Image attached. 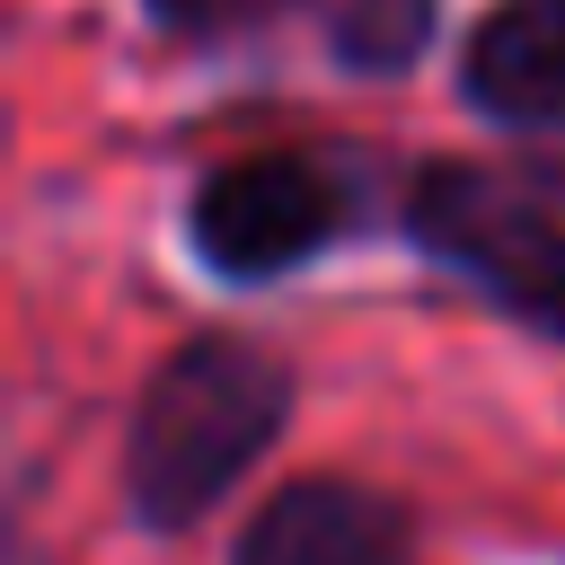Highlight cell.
<instances>
[{
  "instance_id": "obj_1",
  "label": "cell",
  "mask_w": 565,
  "mask_h": 565,
  "mask_svg": "<svg viewBox=\"0 0 565 565\" xmlns=\"http://www.w3.org/2000/svg\"><path fill=\"white\" fill-rule=\"evenodd\" d=\"M291 415V380L274 353H256L247 335H194L159 362V380L141 388L132 415V450H124V486L132 512L150 530H194L282 433Z\"/></svg>"
},
{
  "instance_id": "obj_2",
  "label": "cell",
  "mask_w": 565,
  "mask_h": 565,
  "mask_svg": "<svg viewBox=\"0 0 565 565\" xmlns=\"http://www.w3.org/2000/svg\"><path fill=\"white\" fill-rule=\"evenodd\" d=\"M415 238L503 291L530 327L565 335V185L503 168H433L415 185Z\"/></svg>"
},
{
  "instance_id": "obj_3",
  "label": "cell",
  "mask_w": 565,
  "mask_h": 565,
  "mask_svg": "<svg viewBox=\"0 0 565 565\" xmlns=\"http://www.w3.org/2000/svg\"><path fill=\"white\" fill-rule=\"evenodd\" d=\"M344 221V194L318 159L300 150H256V159H230L221 177H203L194 194V247L212 274H282L300 256H318Z\"/></svg>"
},
{
  "instance_id": "obj_4",
  "label": "cell",
  "mask_w": 565,
  "mask_h": 565,
  "mask_svg": "<svg viewBox=\"0 0 565 565\" xmlns=\"http://www.w3.org/2000/svg\"><path fill=\"white\" fill-rule=\"evenodd\" d=\"M397 556H406V512L388 494L344 477H300L238 530L230 565H397Z\"/></svg>"
},
{
  "instance_id": "obj_5",
  "label": "cell",
  "mask_w": 565,
  "mask_h": 565,
  "mask_svg": "<svg viewBox=\"0 0 565 565\" xmlns=\"http://www.w3.org/2000/svg\"><path fill=\"white\" fill-rule=\"evenodd\" d=\"M468 97L503 124L565 115V0H503L468 35Z\"/></svg>"
},
{
  "instance_id": "obj_6",
  "label": "cell",
  "mask_w": 565,
  "mask_h": 565,
  "mask_svg": "<svg viewBox=\"0 0 565 565\" xmlns=\"http://www.w3.org/2000/svg\"><path fill=\"white\" fill-rule=\"evenodd\" d=\"M433 44V0H344L335 9V53L353 71H406Z\"/></svg>"
},
{
  "instance_id": "obj_7",
  "label": "cell",
  "mask_w": 565,
  "mask_h": 565,
  "mask_svg": "<svg viewBox=\"0 0 565 565\" xmlns=\"http://www.w3.org/2000/svg\"><path fill=\"white\" fill-rule=\"evenodd\" d=\"M168 18H185V26H221V18H247V9H265V0H159Z\"/></svg>"
}]
</instances>
